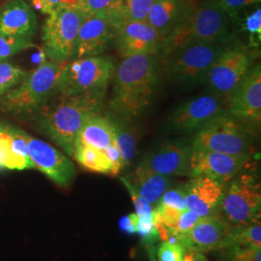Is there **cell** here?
<instances>
[{"mask_svg": "<svg viewBox=\"0 0 261 261\" xmlns=\"http://www.w3.org/2000/svg\"><path fill=\"white\" fill-rule=\"evenodd\" d=\"M162 68L156 56L124 58L113 75L110 107L113 114L130 120L140 115L152 102L161 82Z\"/></svg>", "mask_w": 261, "mask_h": 261, "instance_id": "cell-1", "label": "cell"}, {"mask_svg": "<svg viewBox=\"0 0 261 261\" xmlns=\"http://www.w3.org/2000/svg\"><path fill=\"white\" fill-rule=\"evenodd\" d=\"M231 18L213 2L192 6L186 16L162 40L158 56L163 59L181 47L196 43L229 44Z\"/></svg>", "mask_w": 261, "mask_h": 261, "instance_id": "cell-2", "label": "cell"}, {"mask_svg": "<svg viewBox=\"0 0 261 261\" xmlns=\"http://www.w3.org/2000/svg\"><path fill=\"white\" fill-rule=\"evenodd\" d=\"M56 106L44 110L38 118V128L49 140L65 152L74 156V143L84 123L100 114L103 95L80 94L63 96Z\"/></svg>", "mask_w": 261, "mask_h": 261, "instance_id": "cell-3", "label": "cell"}, {"mask_svg": "<svg viewBox=\"0 0 261 261\" xmlns=\"http://www.w3.org/2000/svg\"><path fill=\"white\" fill-rule=\"evenodd\" d=\"M64 64L65 62L54 60L44 61L18 85L1 96L2 109L13 114H29L42 110L56 92L57 81Z\"/></svg>", "mask_w": 261, "mask_h": 261, "instance_id": "cell-4", "label": "cell"}, {"mask_svg": "<svg viewBox=\"0 0 261 261\" xmlns=\"http://www.w3.org/2000/svg\"><path fill=\"white\" fill-rule=\"evenodd\" d=\"M115 66L108 56H87L65 62L57 81L56 91L63 96L103 95L113 77Z\"/></svg>", "mask_w": 261, "mask_h": 261, "instance_id": "cell-5", "label": "cell"}, {"mask_svg": "<svg viewBox=\"0 0 261 261\" xmlns=\"http://www.w3.org/2000/svg\"><path fill=\"white\" fill-rule=\"evenodd\" d=\"M251 130L224 110L196 132L192 148L228 155L251 156Z\"/></svg>", "mask_w": 261, "mask_h": 261, "instance_id": "cell-6", "label": "cell"}, {"mask_svg": "<svg viewBox=\"0 0 261 261\" xmlns=\"http://www.w3.org/2000/svg\"><path fill=\"white\" fill-rule=\"evenodd\" d=\"M217 214L230 226L260 224L259 182L250 174L235 178L224 187Z\"/></svg>", "mask_w": 261, "mask_h": 261, "instance_id": "cell-7", "label": "cell"}, {"mask_svg": "<svg viewBox=\"0 0 261 261\" xmlns=\"http://www.w3.org/2000/svg\"><path fill=\"white\" fill-rule=\"evenodd\" d=\"M228 44L196 43L181 47L162 59V73L179 84L201 83L207 71Z\"/></svg>", "mask_w": 261, "mask_h": 261, "instance_id": "cell-8", "label": "cell"}, {"mask_svg": "<svg viewBox=\"0 0 261 261\" xmlns=\"http://www.w3.org/2000/svg\"><path fill=\"white\" fill-rule=\"evenodd\" d=\"M250 47L228 44L207 71L201 84L211 94L226 102L254 65L255 55Z\"/></svg>", "mask_w": 261, "mask_h": 261, "instance_id": "cell-9", "label": "cell"}, {"mask_svg": "<svg viewBox=\"0 0 261 261\" xmlns=\"http://www.w3.org/2000/svg\"><path fill=\"white\" fill-rule=\"evenodd\" d=\"M86 14L73 6H62L47 15L42 28L45 53L50 60L66 62L73 58L81 25Z\"/></svg>", "mask_w": 261, "mask_h": 261, "instance_id": "cell-10", "label": "cell"}, {"mask_svg": "<svg viewBox=\"0 0 261 261\" xmlns=\"http://www.w3.org/2000/svg\"><path fill=\"white\" fill-rule=\"evenodd\" d=\"M123 23L118 13L86 15L79 31L73 58L102 55L115 41Z\"/></svg>", "mask_w": 261, "mask_h": 261, "instance_id": "cell-11", "label": "cell"}, {"mask_svg": "<svg viewBox=\"0 0 261 261\" xmlns=\"http://www.w3.org/2000/svg\"><path fill=\"white\" fill-rule=\"evenodd\" d=\"M234 118L250 129L261 122V67L254 64L249 74L226 100V109Z\"/></svg>", "mask_w": 261, "mask_h": 261, "instance_id": "cell-12", "label": "cell"}, {"mask_svg": "<svg viewBox=\"0 0 261 261\" xmlns=\"http://www.w3.org/2000/svg\"><path fill=\"white\" fill-rule=\"evenodd\" d=\"M23 137L34 168L42 171L56 185L62 188L69 186L75 176L73 162L47 142L32 138L25 133H23Z\"/></svg>", "mask_w": 261, "mask_h": 261, "instance_id": "cell-13", "label": "cell"}, {"mask_svg": "<svg viewBox=\"0 0 261 261\" xmlns=\"http://www.w3.org/2000/svg\"><path fill=\"white\" fill-rule=\"evenodd\" d=\"M225 109L226 102L214 94L198 96L178 106L169 115L168 125L179 132H197Z\"/></svg>", "mask_w": 261, "mask_h": 261, "instance_id": "cell-14", "label": "cell"}, {"mask_svg": "<svg viewBox=\"0 0 261 261\" xmlns=\"http://www.w3.org/2000/svg\"><path fill=\"white\" fill-rule=\"evenodd\" d=\"M250 157L192 148L189 176H207L225 184L239 173Z\"/></svg>", "mask_w": 261, "mask_h": 261, "instance_id": "cell-15", "label": "cell"}, {"mask_svg": "<svg viewBox=\"0 0 261 261\" xmlns=\"http://www.w3.org/2000/svg\"><path fill=\"white\" fill-rule=\"evenodd\" d=\"M162 40L158 32L144 20L124 22L114 42L119 56L127 58L135 56H157Z\"/></svg>", "mask_w": 261, "mask_h": 261, "instance_id": "cell-16", "label": "cell"}, {"mask_svg": "<svg viewBox=\"0 0 261 261\" xmlns=\"http://www.w3.org/2000/svg\"><path fill=\"white\" fill-rule=\"evenodd\" d=\"M191 155L192 145H187L180 141H172L164 143L157 149L148 153L140 165L168 177L189 176Z\"/></svg>", "mask_w": 261, "mask_h": 261, "instance_id": "cell-17", "label": "cell"}, {"mask_svg": "<svg viewBox=\"0 0 261 261\" xmlns=\"http://www.w3.org/2000/svg\"><path fill=\"white\" fill-rule=\"evenodd\" d=\"M224 187V183L213 178L192 177L184 184L187 209L196 212L199 217L217 214Z\"/></svg>", "mask_w": 261, "mask_h": 261, "instance_id": "cell-18", "label": "cell"}, {"mask_svg": "<svg viewBox=\"0 0 261 261\" xmlns=\"http://www.w3.org/2000/svg\"><path fill=\"white\" fill-rule=\"evenodd\" d=\"M229 228L230 225L218 214L201 217L185 235L184 250L200 252L221 250Z\"/></svg>", "mask_w": 261, "mask_h": 261, "instance_id": "cell-19", "label": "cell"}, {"mask_svg": "<svg viewBox=\"0 0 261 261\" xmlns=\"http://www.w3.org/2000/svg\"><path fill=\"white\" fill-rule=\"evenodd\" d=\"M36 28V14L23 0H10L0 11V35L31 40Z\"/></svg>", "mask_w": 261, "mask_h": 261, "instance_id": "cell-20", "label": "cell"}, {"mask_svg": "<svg viewBox=\"0 0 261 261\" xmlns=\"http://www.w3.org/2000/svg\"><path fill=\"white\" fill-rule=\"evenodd\" d=\"M192 6L184 0H155L146 21L164 39L177 27Z\"/></svg>", "mask_w": 261, "mask_h": 261, "instance_id": "cell-21", "label": "cell"}, {"mask_svg": "<svg viewBox=\"0 0 261 261\" xmlns=\"http://www.w3.org/2000/svg\"><path fill=\"white\" fill-rule=\"evenodd\" d=\"M127 179L136 191L155 208L161 197L171 188V179L139 165Z\"/></svg>", "mask_w": 261, "mask_h": 261, "instance_id": "cell-22", "label": "cell"}, {"mask_svg": "<svg viewBox=\"0 0 261 261\" xmlns=\"http://www.w3.org/2000/svg\"><path fill=\"white\" fill-rule=\"evenodd\" d=\"M114 135L112 122L101 114L94 115L85 122L75 137V144H84L105 150L113 143Z\"/></svg>", "mask_w": 261, "mask_h": 261, "instance_id": "cell-23", "label": "cell"}, {"mask_svg": "<svg viewBox=\"0 0 261 261\" xmlns=\"http://www.w3.org/2000/svg\"><path fill=\"white\" fill-rule=\"evenodd\" d=\"M112 122L113 135H114V144L121 153L122 159L125 167L129 166L132 160L136 155L138 134L134 127L129 125L127 119H124L115 114L112 117H109Z\"/></svg>", "mask_w": 261, "mask_h": 261, "instance_id": "cell-24", "label": "cell"}, {"mask_svg": "<svg viewBox=\"0 0 261 261\" xmlns=\"http://www.w3.org/2000/svg\"><path fill=\"white\" fill-rule=\"evenodd\" d=\"M73 157L87 170L112 175V163L103 150L84 144H75Z\"/></svg>", "mask_w": 261, "mask_h": 261, "instance_id": "cell-25", "label": "cell"}, {"mask_svg": "<svg viewBox=\"0 0 261 261\" xmlns=\"http://www.w3.org/2000/svg\"><path fill=\"white\" fill-rule=\"evenodd\" d=\"M226 247L261 248V224L230 226L222 249Z\"/></svg>", "mask_w": 261, "mask_h": 261, "instance_id": "cell-26", "label": "cell"}, {"mask_svg": "<svg viewBox=\"0 0 261 261\" xmlns=\"http://www.w3.org/2000/svg\"><path fill=\"white\" fill-rule=\"evenodd\" d=\"M155 0H121L119 13L123 22L144 21Z\"/></svg>", "mask_w": 261, "mask_h": 261, "instance_id": "cell-27", "label": "cell"}, {"mask_svg": "<svg viewBox=\"0 0 261 261\" xmlns=\"http://www.w3.org/2000/svg\"><path fill=\"white\" fill-rule=\"evenodd\" d=\"M28 73L8 61H0V97L27 76Z\"/></svg>", "mask_w": 261, "mask_h": 261, "instance_id": "cell-28", "label": "cell"}, {"mask_svg": "<svg viewBox=\"0 0 261 261\" xmlns=\"http://www.w3.org/2000/svg\"><path fill=\"white\" fill-rule=\"evenodd\" d=\"M120 4L121 0H77L75 6L86 15L102 13H118L120 15Z\"/></svg>", "mask_w": 261, "mask_h": 261, "instance_id": "cell-29", "label": "cell"}, {"mask_svg": "<svg viewBox=\"0 0 261 261\" xmlns=\"http://www.w3.org/2000/svg\"><path fill=\"white\" fill-rule=\"evenodd\" d=\"M8 130V129H7ZM0 168L8 169H28V165L16 157L10 147V135L8 130L0 134Z\"/></svg>", "mask_w": 261, "mask_h": 261, "instance_id": "cell-30", "label": "cell"}, {"mask_svg": "<svg viewBox=\"0 0 261 261\" xmlns=\"http://www.w3.org/2000/svg\"><path fill=\"white\" fill-rule=\"evenodd\" d=\"M243 30L249 38L248 47L256 49L260 46L261 42V9L258 7L252 14L248 15L244 20Z\"/></svg>", "mask_w": 261, "mask_h": 261, "instance_id": "cell-31", "label": "cell"}, {"mask_svg": "<svg viewBox=\"0 0 261 261\" xmlns=\"http://www.w3.org/2000/svg\"><path fill=\"white\" fill-rule=\"evenodd\" d=\"M35 47L31 40L0 35V61L29 47Z\"/></svg>", "mask_w": 261, "mask_h": 261, "instance_id": "cell-32", "label": "cell"}, {"mask_svg": "<svg viewBox=\"0 0 261 261\" xmlns=\"http://www.w3.org/2000/svg\"><path fill=\"white\" fill-rule=\"evenodd\" d=\"M123 185L128 190L132 201L136 208V214L139 219H152L154 217V207L146 199H144L130 184L127 177H120Z\"/></svg>", "mask_w": 261, "mask_h": 261, "instance_id": "cell-33", "label": "cell"}, {"mask_svg": "<svg viewBox=\"0 0 261 261\" xmlns=\"http://www.w3.org/2000/svg\"><path fill=\"white\" fill-rule=\"evenodd\" d=\"M221 250L224 261H261V248L226 247Z\"/></svg>", "mask_w": 261, "mask_h": 261, "instance_id": "cell-34", "label": "cell"}, {"mask_svg": "<svg viewBox=\"0 0 261 261\" xmlns=\"http://www.w3.org/2000/svg\"><path fill=\"white\" fill-rule=\"evenodd\" d=\"M159 203L184 211L185 209H187L184 185L172 188V189L169 188L168 191L161 197Z\"/></svg>", "mask_w": 261, "mask_h": 261, "instance_id": "cell-35", "label": "cell"}, {"mask_svg": "<svg viewBox=\"0 0 261 261\" xmlns=\"http://www.w3.org/2000/svg\"><path fill=\"white\" fill-rule=\"evenodd\" d=\"M218 5L220 8L224 10V12L231 18L236 19L240 12L246 9L247 7L259 3L260 0H209Z\"/></svg>", "mask_w": 261, "mask_h": 261, "instance_id": "cell-36", "label": "cell"}, {"mask_svg": "<svg viewBox=\"0 0 261 261\" xmlns=\"http://www.w3.org/2000/svg\"><path fill=\"white\" fill-rule=\"evenodd\" d=\"M137 233L140 235L142 242L146 245L150 246L157 242L160 239V236L154 223V217L152 219H139Z\"/></svg>", "mask_w": 261, "mask_h": 261, "instance_id": "cell-37", "label": "cell"}, {"mask_svg": "<svg viewBox=\"0 0 261 261\" xmlns=\"http://www.w3.org/2000/svg\"><path fill=\"white\" fill-rule=\"evenodd\" d=\"M184 252L181 245L164 241L159 247V261H182Z\"/></svg>", "mask_w": 261, "mask_h": 261, "instance_id": "cell-38", "label": "cell"}, {"mask_svg": "<svg viewBox=\"0 0 261 261\" xmlns=\"http://www.w3.org/2000/svg\"><path fill=\"white\" fill-rule=\"evenodd\" d=\"M200 218L201 217H199L196 212L190 209H185L178 220L175 233L180 236H184L189 233Z\"/></svg>", "mask_w": 261, "mask_h": 261, "instance_id": "cell-39", "label": "cell"}, {"mask_svg": "<svg viewBox=\"0 0 261 261\" xmlns=\"http://www.w3.org/2000/svg\"><path fill=\"white\" fill-rule=\"evenodd\" d=\"M77 0H30L32 5L41 13L48 15L62 6H73Z\"/></svg>", "mask_w": 261, "mask_h": 261, "instance_id": "cell-40", "label": "cell"}, {"mask_svg": "<svg viewBox=\"0 0 261 261\" xmlns=\"http://www.w3.org/2000/svg\"><path fill=\"white\" fill-rule=\"evenodd\" d=\"M103 151L106 153V155L108 156V158L110 159V161L112 163V176L118 175L119 172L121 171L122 168L125 167L120 151L116 147L114 142Z\"/></svg>", "mask_w": 261, "mask_h": 261, "instance_id": "cell-41", "label": "cell"}, {"mask_svg": "<svg viewBox=\"0 0 261 261\" xmlns=\"http://www.w3.org/2000/svg\"><path fill=\"white\" fill-rule=\"evenodd\" d=\"M138 223H139V217L136 213H132L121 218V220L119 221V227L125 233L133 235L137 233Z\"/></svg>", "mask_w": 261, "mask_h": 261, "instance_id": "cell-42", "label": "cell"}, {"mask_svg": "<svg viewBox=\"0 0 261 261\" xmlns=\"http://www.w3.org/2000/svg\"><path fill=\"white\" fill-rule=\"evenodd\" d=\"M192 256V261H209L207 259L203 252H190Z\"/></svg>", "mask_w": 261, "mask_h": 261, "instance_id": "cell-43", "label": "cell"}, {"mask_svg": "<svg viewBox=\"0 0 261 261\" xmlns=\"http://www.w3.org/2000/svg\"><path fill=\"white\" fill-rule=\"evenodd\" d=\"M182 261H192V256H191V253L189 252L188 254H186V255L183 257Z\"/></svg>", "mask_w": 261, "mask_h": 261, "instance_id": "cell-44", "label": "cell"}, {"mask_svg": "<svg viewBox=\"0 0 261 261\" xmlns=\"http://www.w3.org/2000/svg\"><path fill=\"white\" fill-rule=\"evenodd\" d=\"M6 132H7V129H6V128H3V127H1V126H0V134L6 133Z\"/></svg>", "mask_w": 261, "mask_h": 261, "instance_id": "cell-45", "label": "cell"}, {"mask_svg": "<svg viewBox=\"0 0 261 261\" xmlns=\"http://www.w3.org/2000/svg\"><path fill=\"white\" fill-rule=\"evenodd\" d=\"M184 1H186V2H188V3H194V2H196L197 0H184Z\"/></svg>", "mask_w": 261, "mask_h": 261, "instance_id": "cell-46", "label": "cell"}]
</instances>
